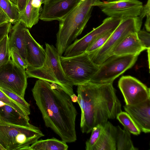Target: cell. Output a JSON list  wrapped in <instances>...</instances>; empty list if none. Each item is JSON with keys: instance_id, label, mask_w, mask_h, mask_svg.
Instances as JSON below:
<instances>
[{"instance_id": "obj_8", "label": "cell", "mask_w": 150, "mask_h": 150, "mask_svg": "<svg viewBox=\"0 0 150 150\" xmlns=\"http://www.w3.org/2000/svg\"><path fill=\"white\" fill-rule=\"evenodd\" d=\"M122 19L117 17H108L102 24L79 39L76 40L66 49L64 56L71 57L85 52L87 48L98 38L112 30H114Z\"/></svg>"}, {"instance_id": "obj_26", "label": "cell", "mask_w": 150, "mask_h": 150, "mask_svg": "<svg viewBox=\"0 0 150 150\" xmlns=\"http://www.w3.org/2000/svg\"><path fill=\"white\" fill-rule=\"evenodd\" d=\"M0 101L15 109L23 118L29 121V111L11 99L0 90Z\"/></svg>"}, {"instance_id": "obj_33", "label": "cell", "mask_w": 150, "mask_h": 150, "mask_svg": "<svg viewBox=\"0 0 150 150\" xmlns=\"http://www.w3.org/2000/svg\"><path fill=\"white\" fill-rule=\"evenodd\" d=\"M10 22H8L0 25V41L8 35L9 30L12 26Z\"/></svg>"}, {"instance_id": "obj_17", "label": "cell", "mask_w": 150, "mask_h": 150, "mask_svg": "<svg viewBox=\"0 0 150 150\" xmlns=\"http://www.w3.org/2000/svg\"><path fill=\"white\" fill-rule=\"evenodd\" d=\"M27 28L24 23L19 20L11 27L8 33L10 49L13 47H16L21 55L26 61L25 31Z\"/></svg>"}, {"instance_id": "obj_40", "label": "cell", "mask_w": 150, "mask_h": 150, "mask_svg": "<svg viewBox=\"0 0 150 150\" xmlns=\"http://www.w3.org/2000/svg\"><path fill=\"white\" fill-rule=\"evenodd\" d=\"M11 1L13 4L17 7V0H11Z\"/></svg>"}, {"instance_id": "obj_1", "label": "cell", "mask_w": 150, "mask_h": 150, "mask_svg": "<svg viewBox=\"0 0 150 150\" xmlns=\"http://www.w3.org/2000/svg\"><path fill=\"white\" fill-rule=\"evenodd\" d=\"M32 91L46 127L66 143L76 141L77 113L70 96L56 84L40 79Z\"/></svg>"}, {"instance_id": "obj_11", "label": "cell", "mask_w": 150, "mask_h": 150, "mask_svg": "<svg viewBox=\"0 0 150 150\" xmlns=\"http://www.w3.org/2000/svg\"><path fill=\"white\" fill-rule=\"evenodd\" d=\"M118 87L127 105L136 104L150 98V88L132 76L121 77Z\"/></svg>"}, {"instance_id": "obj_37", "label": "cell", "mask_w": 150, "mask_h": 150, "mask_svg": "<svg viewBox=\"0 0 150 150\" xmlns=\"http://www.w3.org/2000/svg\"><path fill=\"white\" fill-rule=\"evenodd\" d=\"M77 94V102L79 103L81 110V116H82L83 115L84 112L85 108L84 102L81 95L79 94Z\"/></svg>"}, {"instance_id": "obj_6", "label": "cell", "mask_w": 150, "mask_h": 150, "mask_svg": "<svg viewBox=\"0 0 150 150\" xmlns=\"http://www.w3.org/2000/svg\"><path fill=\"white\" fill-rule=\"evenodd\" d=\"M60 62L65 75L73 86L90 81L99 68L86 52L71 57L61 56Z\"/></svg>"}, {"instance_id": "obj_25", "label": "cell", "mask_w": 150, "mask_h": 150, "mask_svg": "<svg viewBox=\"0 0 150 150\" xmlns=\"http://www.w3.org/2000/svg\"><path fill=\"white\" fill-rule=\"evenodd\" d=\"M0 8L8 16L12 24L19 20L20 13L18 8L9 0H0Z\"/></svg>"}, {"instance_id": "obj_9", "label": "cell", "mask_w": 150, "mask_h": 150, "mask_svg": "<svg viewBox=\"0 0 150 150\" xmlns=\"http://www.w3.org/2000/svg\"><path fill=\"white\" fill-rule=\"evenodd\" d=\"M25 69L14 64L11 59L0 68V88L24 98L27 86Z\"/></svg>"}, {"instance_id": "obj_24", "label": "cell", "mask_w": 150, "mask_h": 150, "mask_svg": "<svg viewBox=\"0 0 150 150\" xmlns=\"http://www.w3.org/2000/svg\"><path fill=\"white\" fill-rule=\"evenodd\" d=\"M116 117L130 133L136 135L140 134L141 131L127 112L122 111L117 114Z\"/></svg>"}, {"instance_id": "obj_31", "label": "cell", "mask_w": 150, "mask_h": 150, "mask_svg": "<svg viewBox=\"0 0 150 150\" xmlns=\"http://www.w3.org/2000/svg\"><path fill=\"white\" fill-rule=\"evenodd\" d=\"M0 90L11 99L20 105L27 110L30 111V105L23 98L8 90L0 88Z\"/></svg>"}, {"instance_id": "obj_30", "label": "cell", "mask_w": 150, "mask_h": 150, "mask_svg": "<svg viewBox=\"0 0 150 150\" xmlns=\"http://www.w3.org/2000/svg\"><path fill=\"white\" fill-rule=\"evenodd\" d=\"M11 59L15 65L22 68L25 69L28 67V64L21 55L17 49L13 47L10 49Z\"/></svg>"}, {"instance_id": "obj_21", "label": "cell", "mask_w": 150, "mask_h": 150, "mask_svg": "<svg viewBox=\"0 0 150 150\" xmlns=\"http://www.w3.org/2000/svg\"><path fill=\"white\" fill-rule=\"evenodd\" d=\"M32 0H29L24 11L20 14L19 19L27 28H31L37 24L40 19L41 9L33 7Z\"/></svg>"}, {"instance_id": "obj_13", "label": "cell", "mask_w": 150, "mask_h": 150, "mask_svg": "<svg viewBox=\"0 0 150 150\" xmlns=\"http://www.w3.org/2000/svg\"><path fill=\"white\" fill-rule=\"evenodd\" d=\"M46 55L50 62L54 75L62 89L70 96L74 93L73 85L68 79L63 71L60 62V57L57 50L52 45L45 43Z\"/></svg>"}, {"instance_id": "obj_18", "label": "cell", "mask_w": 150, "mask_h": 150, "mask_svg": "<svg viewBox=\"0 0 150 150\" xmlns=\"http://www.w3.org/2000/svg\"><path fill=\"white\" fill-rule=\"evenodd\" d=\"M116 127L108 121L92 150H116Z\"/></svg>"}, {"instance_id": "obj_38", "label": "cell", "mask_w": 150, "mask_h": 150, "mask_svg": "<svg viewBox=\"0 0 150 150\" xmlns=\"http://www.w3.org/2000/svg\"><path fill=\"white\" fill-rule=\"evenodd\" d=\"M145 27L146 31L149 32L150 31V14L146 16Z\"/></svg>"}, {"instance_id": "obj_14", "label": "cell", "mask_w": 150, "mask_h": 150, "mask_svg": "<svg viewBox=\"0 0 150 150\" xmlns=\"http://www.w3.org/2000/svg\"><path fill=\"white\" fill-rule=\"evenodd\" d=\"M124 109L141 132H150V98L134 105H127Z\"/></svg>"}, {"instance_id": "obj_36", "label": "cell", "mask_w": 150, "mask_h": 150, "mask_svg": "<svg viewBox=\"0 0 150 150\" xmlns=\"http://www.w3.org/2000/svg\"><path fill=\"white\" fill-rule=\"evenodd\" d=\"M8 22H10L9 18L4 12L0 8V25Z\"/></svg>"}, {"instance_id": "obj_5", "label": "cell", "mask_w": 150, "mask_h": 150, "mask_svg": "<svg viewBox=\"0 0 150 150\" xmlns=\"http://www.w3.org/2000/svg\"><path fill=\"white\" fill-rule=\"evenodd\" d=\"M142 20L139 16L122 19L105 44L97 51L88 53L92 61L99 66L112 55L114 49L125 37L131 33H137L141 29Z\"/></svg>"}, {"instance_id": "obj_34", "label": "cell", "mask_w": 150, "mask_h": 150, "mask_svg": "<svg viewBox=\"0 0 150 150\" xmlns=\"http://www.w3.org/2000/svg\"><path fill=\"white\" fill-rule=\"evenodd\" d=\"M150 14V0H148L146 4L143 6L139 16L143 19L145 16Z\"/></svg>"}, {"instance_id": "obj_7", "label": "cell", "mask_w": 150, "mask_h": 150, "mask_svg": "<svg viewBox=\"0 0 150 150\" xmlns=\"http://www.w3.org/2000/svg\"><path fill=\"white\" fill-rule=\"evenodd\" d=\"M138 56L112 55L99 66L98 70L89 82L97 84L113 83L117 78L134 65Z\"/></svg>"}, {"instance_id": "obj_42", "label": "cell", "mask_w": 150, "mask_h": 150, "mask_svg": "<svg viewBox=\"0 0 150 150\" xmlns=\"http://www.w3.org/2000/svg\"><path fill=\"white\" fill-rule=\"evenodd\" d=\"M11 1V0H9Z\"/></svg>"}, {"instance_id": "obj_39", "label": "cell", "mask_w": 150, "mask_h": 150, "mask_svg": "<svg viewBox=\"0 0 150 150\" xmlns=\"http://www.w3.org/2000/svg\"><path fill=\"white\" fill-rule=\"evenodd\" d=\"M71 100L73 102L76 103L77 102V96L74 93L71 95L70 96Z\"/></svg>"}, {"instance_id": "obj_2", "label": "cell", "mask_w": 150, "mask_h": 150, "mask_svg": "<svg viewBox=\"0 0 150 150\" xmlns=\"http://www.w3.org/2000/svg\"><path fill=\"white\" fill-rule=\"evenodd\" d=\"M77 92L84 102L80 124L83 133L90 132L98 125L104 126L122 111L112 83L97 84L89 81L77 85Z\"/></svg>"}, {"instance_id": "obj_22", "label": "cell", "mask_w": 150, "mask_h": 150, "mask_svg": "<svg viewBox=\"0 0 150 150\" xmlns=\"http://www.w3.org/2000/svg\"><path fill=\"white\" fill-rule=\"evenodd\" d=\"M117 134L116 143L117 150H137L131 139L130 132L125 127L122 129L119 126L116 127Z\"/></svg>"}, {"instance_id": "obj_29", "label": "cell", "mask_w": 150, "mask_h": 150, "mask_svg": "<svg viewBox=\"0 0 150 150\" xmlns=\"http://www.w3.org/2000/svg\"><path fill=\"white\" fill-rule=\"evenodd\" d=\"M114 30L110 31L98 38L90 45L85 52L91 53L99 49L106 42Z\"/></svg>"}, {"instance_id": "obj_20", "label": "cell", "mask_w": 150, "mask_h": 150, "mask_svg": "<svg viewBox=\"0 0 150 150\" xmlns=\"http://www.w3.org/2000/svg\"><path fill=\"white\" fill-rule=\"evenodd\" d=\"M66 143L54 137L40 139L32 144L30 150H67L68 146Z\"/></svg>"}, {"instance_id": "obj_35", "label": "cell", "mask_w": 150, "mask_h": 150, "mask_svg": "<svg viewBox=\"0 0 150 150\" xmlns=\"http://www.w3.org/2000/svg\"><path fill=\"white\" fill-rule=\"evenodd\" d=\"M29 0H17V7L20 13L24 10Z\"/></svg>"}, {"instance_id": "obj_28", "label": "cell", "mask_w": 150, "mask_h": 150, "mask_svg": "<svg viewBox=\"0 0 150 150\" xmlns=\"http://www.w3.org/2000/svg\"><path fill=\"white\" fill-rule=\"evenodd\" d=\"M103 126L101 125H98L93 128L90 138L86 142V150H92L102 132Z\"/></svg>"}, {"instance_id": "obj_4", "label": "cell", "mask_w": 150, "mask_h": 150, "mask_svg": "<svg viewBox=\"0 0 150 150\" xmlns=\"http://www.w3.org/2000/svg\"><path fill=\"white\" fill-rule=\"evenodd\" d=\"M44 136L39 127L29 122L0 121V146L2 150H30L32 144Z\"/></svg>"}, {"instance_id": "obj_16", "label": "cell", "mask_w": 150, "mask_h": 150, "mask_svg": "<svg viewBox=\"0 0 150 150\" xmlns=\"http://www.w3.org/2000/svg\"><path fill=\"white\" fill-rule=\"evenodd\" d=\"M137 33H131L115 47L112 55H132L138 56L143 51L146 50L138 38Z\"/></svg>"}, {"instance_id": "obj_27", "label": "cell", "mask_w": 150, "mask_h": 150, "mask_svg": "<svg viewBox=\"0 0 150 150\" xmlns=\"http://www.w3.org/2000/svg\"><path fill=\"white\" fill-rule=\"evenodd\" d=\"M11 59L8 35L0 41V68Z\"/></svg>"}, {"instance_id": "obj_19", "label": "cell", "mask_w": 150, "mask_h": 150, "mask_svg": "<svg viewBox=\"0 0 150 150\" xmlns=\"http://www.w3.org/2000/svg\"><path fill=\"white\" fill-rule=\"evenodd\" d=\"M25 72L27 78H37L56 84L61 88L60 84L54 75L47 55L45 62L42 67L39 68L27 67L25 69Z\"/></svg>"}, {"instance_id": "obj_23", "label": "cell", "mask_w": 150, "mask_h": 150, "mask_svg": "<svg viewBox=\"0 0 150 150\" xmlns=\"http://www.w3.org/2000/svg\"><path fill=\"white\" fill-rule=\"evenodd\" d=\"M0 117L1 120L8 122H29L22 117L13 108L5 104L0 106Z\"/></svg>"}, {"instance_id": "obj_15", "label": "cell", "mask_w": 150, "mask_h": 150, "mask_svg": "<svg viewBox=\"0 0 150 150\" xmlns=\"http://www.w3.org/2000/svg\"><path fill=\"white\" fill-rule=\"evenodd\" d=\"M25 38L27 67H41L44 64L46 57L45 49L33 38L28 28L25 31Z\"/></svg>"}, {"instance_id": "obj_32", "label": "cell", "mask_w": 150, "mask_h": 150, "mask_svg": "<svg viewBox=\"0 0 150 150\" xmlns=\"http://www.w3.org/2000/svg\"><path fill=\"white\" fill-rule=\"evenodd\" d=\"M138 39L146 50L150 49V34L144 30H140L137 33Z\"/></svg>"}, {"instance_id": "obj_43", "label": "cell", "mask_w": 150, "mask_h": 150, "mask_svg": "<svg viewBox=\"0 0 150 150\" xmlns=\"http://www.w3.org/2000/svg\"></svg>"}, {"instance_id": "obj_3", "label": "cell", "mask_w": 150, "mask_h": 150, "mask_svg": "<svg viewBox=\"0 0 150 150\" xmlns=\"http://www.w3.org/2000/svg\"><path fill=\"white\" fill-rule=\"evenodd\" d=\"M100 0H80L65 17L59 21L56 48L60 56L82 32L90 18L94 6Z\"/></svg>"}, {"instance_id": "obj_12", "label": "cell", "mask_w": 150, "mask_h": 150, "mask_svg": "<svg viewBox=\"0 0 150 150\" xmlns=\"http://www.w3.org/2000/svg\"><path fill=\"white\" fill-rule=\"evenodd\" d=\"M80 0H47L40 12V19L44 21H59L76 6Z\"/></svg>"}, {"instance_id": "obj_10", "label": "cell", "mask_w": 150, "mask_h": 150, "mask_svg": "<svg viewBox=\"0 0 150 150\" xmlns=\"http://www.w3.org/2000/svg\"><path fill=\"white\" fill-rule=\"evenodd\" d=\"M143 6L138 0L100 1L95 6L108 17L122 19L139 16Z\"/></svg>"}, {"instance_id": "obj_41", "label": "cell", "mask_w": 150, "mask_h": 150, "mask_svg": "<svg viewBox=\"0 0 150 150\" xmlns=\"http://www.w3.org/2000/svg\"><path fill=\"white\" fill-rule=\"evenodd\" d=\"M1 120V119H0V121Z\"/></svg>"}]
</instances>
